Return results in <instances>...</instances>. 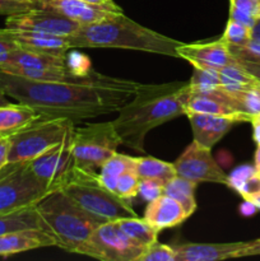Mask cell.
Listing matches in <instances>:
<instances>
[{
  "mask_svg": "<svg viewBox=\"0 0 260 261\" xmlns=\"http://www.w3.org/2000/svg\"><path fill=\"white\" fill-rule=\"evenodd\" d=\"M255 168L260 170V145H257L256 152H255Z\"/></svg>",
  "mask_w": 260,
  "mask_h": 261,
  "instance_id": "cell-47",
  "label": "cell"
},
{
  "mask_svg": "<svg viewBox=\"0 0 260 261\" xmlns=\"http://www.w3.org/2000/svg\"><path fill=\"white\" fill-rule=\"evenodd\" d=\"M254 255H260V239L247 242V246L245 249L244 254H242V257L254 256Z\"/></svg>",
  "mask_w": 260,
  "mask_h": 261,
  "instance_id": "cell-42",
  "label": "cell"
},
{
  "mask_svg": "<svg viewBox=\"0 0 260 261\" xmlns=\"http://www.w3.org/2000/svg\"><path fill=\"white\" fill-rule=\"evenodd\" d=\"M122 144L112 121L94 122L74 127L73 154L75 166L97 172Z\"/></svg>",
  "mask_w": 260,
  "mask_h": 261,
  "instance_id": "cell-7",
  "label": "cell"
},
{
  "mask_svg": "<svg viewBox=\"0 0 260 261\" xmlns=\"http://www.w3.org/2000/svg\"><path fill=\"white\" fill-rule=\"evenodd\" d=\"M134 157H129V155L126 154H120V153L116 152L101 166L99 173L117 178L120 175H122V173L129 172V171H134Z\"/></svg>",
  "mask_w": 260,
  "mask_h": 261,
  "instance_id": "cell-27",
  "label": "cell"
},
{
  "mask_svg": "<svg viewBox=\"0 0 260 261\" xmlns=\"http://www.w3.org/2000/svg\"><path fill=\"white\" fill-rule=\"evenodd\" d=\"M71 48H126L160 55L176 56L180 41L140 25L124 13L91 24H81L69 36Z\"/></svg>",
  "mask_w": 260,
  "mask_h": 261,
  "instance_id": "cell-3",
  "label": "cell"
},
{
  "mask_svg": "<svg viewBox=\"0 0 260 261\" xmlns=\"http://www.w3.org/2000/svg\"><path fill=\"white\" fill-rule=\"evenodd\" d=\"M8 30L19 47L27 48V50L56 56H65L66 53L71 48L69 36L50 35V33L25 30H10V28Z\"/></svg>",
  "mask_w": 260,
  "mask_h": 261,
  "instance_id": "cell-18",
  "label": "cell"
},
{
  "mask_svg": "<svg viewBox=\"0 0 260 261\" xmlns=\"http://www.w3.org/2000/svg\"><path fill=\"white\" fill-rule=\"evenodd\" d=\"M73 135L74 129L60 143L28 162L32 172L50 190L63 188L76 167L73 154Z\"/></svg>",
  "mask_w": 260,
  "mask_h": 261,
  "instance_id": "cell-10",
  "label": "cell"
},
{
  "mask_svg": "<svg viewBox=\"0 0 260 261\" xmlns=\"http://www.w3.org/2000/svg\"><path fill=\"white\" fill-rule=\"evenodd\" d=\"M38 116L40 115L32 107L20 102L0 106V134H14Z\"/></svg>",
  "mask_w": 260,
  "mask_h": 261,
  "instance_id": "cell-22",
  "label": "cell"
},
{
  "mask_svg": "<svg viewBox=\"0 0 260 261\" xmlns=\"http://www.w3.org/2000/svg\"><path fill=\"white\" fill-rule=\"evenodd\" d=\"M116 222L121 231L129 237L130 241L134 242L137 246L142 247V249L145 250L158 241L160 231L144 218L129 217V218H122Z\"/></svg>",
  "mask_w": 260,
  "mask_h": 261,
  "instance_id": "cell-23",
  "label": "cell"
},
{
  "mask_svg": "<svg viewBox=\"0 0 260 261\" xmlns=\"http://www.w3.org/2000/svg\"><path fill=\"white\" fill-rule=\"evenodd\" d=\"M188 83L190 91H200V89L213 88V87H222L219 70H214V69L194 68V73Z\"/></svg>",
  "mask_w": 260,
  "mask_h": 261,
  "instance_id": "cell-28",
  "label": "cell"
},
{
  "mask_svg": "<svg viewBox=\"0 0 260 261\" xmlns=\"http://www.w3.org/2000/svg\"><path fill=\"white\" fill-rule=\"evenodd\" d=\"M252 88H254V89H256V91L259 92V93H260V83H259V82H257V83L255 84V86L252 87Z\"/></svg>",
  "mask_w": 260,
  "mask_h": 261,
  "instance_id": "cell-50",
  "label": "cell"
},
{
  "mask_svg": "<svg viewBox=\"0 0 260 261\" xmlns=\"http://www.w3.org/2000/svg\"><path fill=\"white\" fill-rule=\"evenodd\" d=\"M176 56L189 61L194 68L221 70L224 66L237 63L229 46L223 38L212 42L181 43L176 48Z\"/></svg>",
  "mask_w": 260,
  "mask_h": 261,
  "instance_id": "cell-13",
  "label": "cell"
},
{
  "mask_svg": "<svg viewBox=\"0 0 260 261\" xmlns=\"http://www.w3.org/2000/svg\"><path fill=\"white\" fill-rule=\"evenodd\" d=\"M40 8V0H0V15H14Z\"/></svg>",
  "mask_w": 260,
  "mask_h": 261,
  "instance_id": "cell-33",
  "label": "cell"
},
{
  "mask_svg": "<svg viewBox=\"0 0 260 261\" xmlns=\"http://www.w3.org/2000/svg\"><path fill=\"white\" fill-rule=\"evenodd\" d=\"M74 127L75 124L65 117L38 116L27 126L10 135L8 163H23L35 160L60 143Z\"/></svg>",
  "mask_w": 260,
  "mask_h": 261,
  "instance_id": "cell-6",
  "label": "cell"
},
{
  "mask_svg": "<svg viewBox=\"0 0 260 261\" xmlns=\"http://www.w3.org/2000/svg\"><path fill=\"white\" fill-rule=\"evenodd\" d=\"M84 2H89V3H98V4H103V3L112 2V0H84Z\"/></svg>",
  "mask_w": 260,
  "mask_h": 261,
  "instance_id": "cell-49",
  "label": "cell"
},
{
  "mask_svg": "<svg viewBox=\"0 0 260 261\" xmlns=\"http://www.w3.org/2000/svg\"><path fill=\"white\" fill-rule=\"evenodd\" d=\"M163 190H165V185L162 182H160V181L149 180V178H140L138 195L143 200L149 203V201L154 200V199L163 195Z\"/></svg>",
  "mask_w": 260,
  "mask_h": 261,
  "instance_id": "cell-36",
  "label": "cell"
},
{
  "mask_svg": "<svg viewBox=\"0 0 260 261\" xmlns=\"http://www.w3.org/2000/svg\"><path fill=\"white\" fill-rule=\"evenodd\" d=\"M176 175L193 182H214L227 185V175L217 165L211 148L193 140L175 163Z\"/></svg>",
  "mask_w": 260,
  "mask_h": 261,
  "instance_id": "cell-11",
  "label": "cell"
},
{
  "mask_svg": "<svg viewBox=\"0 0 260 261\" xmlns=\"http://www.w3.org/2000/svg\"><path fill=\"white\" fill-rule=\"evenodd\" d=\"M189 94V83L142 84L112 121L122 144L144 152V140L150 130L186 115Z\"/></svg>",
  "mask_w": 260,
  "mask_h": 261,
  "instance_id": "cell-2",
  "label": "cell"
},
{
  "mask_svg": "<svg viewBox=\"0 0 260 261\" xmlns=\"http://www.w3.org/2000/svg\"><path fill=\"white\" fill-rule=\"evenodd\" d=\"M256 116H259V117H260V114H259V115H256Z\"/></svg>",
  "mask_w": 260,
  "mask_h": 261,
  "instance_id": "cell-52",
  "label": "cell"
},
{
  "mask_svg": "<svg viewBox=\"0 0 260 261\" xmlns=\"http://www.w3.org/2000/svg\"><path fill=\"white\" fill-rule=\"evenodd\" d=\"M79 25V23L64 17L60 13L43 8H36L19 14L9 15L5 20V27L10 30L35 31L58 36L73 35Z\"/></svg>",
  "mask_w": 260,
  "mask_h": 261,
  "instance_id": "cell-12",
  "label": "cell"
},
{
  "mask_svg": "<svg viewBox=\"0 0 260 261\" xmlns=\"http://www.w3.org/2000/svg\"><path fill=\"white\" fill-rule=\"evenodd\" d=\"M188 218L184 206L166 194L149 201L144 212L145 221L149 222L158 231L178 226Z\"/></svg>",
  "mask_w": 260,
  "mask_h": 261,
  "instance_id": "cell-19",
  "label": "cell"
},
{
  "mask_svg": "<svg viewBox=\"0 0 260 261\" xmlns=\"http://www.w3.org/2000/svg\"><path fill=\"white\" fill-rule=\"evenodd\" d=\"M257 171V173H259V175H260V170H256Z\"/></svg>",
  "mask_w": 260,
  "mask_h": 261,
  "instance_id": "cell-51",
  "label": "cell"
},
{
  "mask_svg": "<svg viewBox=\"0 0 260 261\" xmlns=\"http://www.w3.org/2000/svg\"><path fill=\"white\" fill-rule=\"evenodd\" d=\"M48 191L28 162L8 163L0 170V214L35 205Z\"/></svg>",
  "mask_w": 260,
  "mask_h": 261,
  "instance_id": "cell-8",
  "label": "cell"
},
{
  "mask_svg": "<svg viewBox=\"0 0 260 261\" xmlns=\"http://www.w3.org/2000/svg\"><path fill=\"white\" fill-rule=\"evenodd\" d=\"M65 63L66 66L70 69L73 73L78 74V75H91L94 73L93 69L91 68V61H89L88 56L81 53H66L65 55Z\"/></svg>",
  "mask_w": 260,
  "mask_h": 261,
  "instance_id": "cell-34",
  "label": "cell"
},
{
  "mask_svg": "<svg viewBox=\"0 0 260 261\" xmlns=\"http://www.w3.org/2000/svg\"><path fill=\"white\" fill-rule=\"evenodd\" d=\"M196 186H198L196 182L186 180V178L180 177V176H175L172 180H170L165 185L163 194L177 200L184 206L188 217H190L196 211Z\"/></svg>",
  "mask_w": 260,
  "mask_h": 261,
  "instance_id": "cell-25",
  "label": "cell"
},
{
  "mask_svg": "<svg viewBox=\"0 0 260 261\" xmlns=\"http://www.w3.org/2000/svg\"><path fill=\"white\" fill-rule=\"evenodd\" d=\"M250 122L252 125V137H254L255 143L260 145V117L255 115V116L251 117Z\"/></svg>",
  "mask_w": 260,
  "mask_h": 261,
  "instance_id": "cell-44",
  "label": "cell"
},
{
  "mask_svg": "<svg viewBox=\"0 0 260 261\" xmlns=\"http://www.w3.org/2000/svg\"><path fill=\"white\" fill-rule=\"evenodd\" d=\"M229 8H235L260 20V0H229Z\"/></svg>",
  "mask_w": 260,
  "mask_h": 261,
  "instance_id": "cell-37",
  "label": "cell"
},
{
  "mask_svg": "<svg viewBox=\"0 0 260 261\" xmlns=\"http://www.w3.org/2000/svg\"><path fill=\"white\" fill-rule=\"evenodd\" d=\"M236 98L240 109L244 114L255 116L260 114V93L254 88L246 89V91L231 92Z\"/></svg>",
  "mask_w": 260,
  "mask_h": 261,
  "instance_id": "cell-31",
  "label": "cell"
},
{
  "mask_svg": "<svg viewBox=\"0 0 260 261\" xmlns=\"http://www.w3.org/2000/svg\"><path fill=\"white\" fill-rule=\"evenodd\" d=\"M143 251L144 249L130 241L117 222L112 221L99 224L75 254L103 261H137Z\"/></svg>",
  "mask_w": 260,
  "mask_h": 261,
  "instance_id": "cell-9",
  "label": "cell"
},
{
  "mask_svg": "<svg viewBox=\"0 0 260 261\" xmlns=\"http://www.w3.org/2000/svg\"><path fill=\"white\" fill-rule=\"evenodd\" d=\"M40 8L60 13L79 24L101 22L111 15L122 13L121 8L114 0L103 4L84 0H40Z\"/></svg>",
  "mask_w": 260,
  "mask_h": 261,
  "instance_id": "cell-14",
  "label": "cell"
},
{
  "mask_svg": "<svg viewBox=\"0 0 260 261\" xmlns=\"http://www.w3.org/2000/svg\"><path fill=\"white\" fill-rule=\"evenodd\" d=\"M245 199H246V200L252 201V203L256 205V208L260 211V193L254 194V195H250V196H247V198H245Z\"/></svg>",
  "mask_w": 260,
  "mask_h": 261,
  "instance_id": "cell-46",
  "label": "cell"
},
{
  "mask_svg": "<svg viewBox=\"0 0 260 261\" xmlns=\"http://www.w3.org/2000/svg\"><path fill=\"white\" fill-rule=\"evenodd\" d=\"M10 150V135L0 134V170L8 165V155Z\"/></svg>",
  "mask_w": 260,
  "mask_h": 261,
  "instance_id": "cell-41",
  "label": "cell"
},
{
  "mask_svg": "<svg viewBox=\"0 0 260 261\" xmlns=\"http://www.w3.org/2000/svg\"><path fill=\"white\" fill-rule=\"evenodd\" d=\"M236 60L247 73L251 74V75L260 83V60H245V59L237 58Z\"/></svg>",
  "mask_w": 260,
  "mask_h": 261,
  "instance_id": "cell-40",
  "label": "cell"
},
{
  "mask_svg": "<svg viewBox=\"0 0 260 261\" xmlns=\"http://www.w3.org/2000/svg\"><path fill=\"white\" fill-rule=\"evenodd\" d=\"M47 231L55 237L56 246L69 252L75 250L102 224L84 211L61 189L51 190L35 204Z\"/></svg>",
  "mask_w": 260,
  "mask_h": 261,
  "instance_id": "cell-4",
  "label": "cell"
},
{
  "mask_svg": "<svg viewBox=\"0 0 260 261\" xmlns=\"http://www.w3.org/2000/svg\"><path fill=\"white\" fill-rule=\"evenodd\" d=\"M8 103H10V102L8 101L7 94H4L2 91H0V106H4V105H8Z\"/></svg>",
  "mask_w": 260,
  "mask_h": 261,
  "instance_id": "cell-48",
  "label": "cell"
},
{
  "mask_svg": "<svg viewBox=\"0 0 260 261\" xmlns=\"http://www.w3.org/2000/svg\"><path fill=\"white\" fill-rule=\"evenodd\" d=\"M229 18L249 28H252L257 23V19H255L254 17H251L249 14H245V13L240 12V10L235 9V8H229Z\"/></svg>",
  "mask_w": 260,
  "mask_h": 261,
  "instance_id": "cell-39",
  "label": "cell"
},
{
  "mask_svg": "<svg viewBox=\"0 0 260 261\" xmlns=\"http://www.w3.org/2000/svg\"><path fill=\"white\" fill-rule=\"evenodd\" d=\"M139 182L140 178L139 176L135 173V171H129V172L122 173V175H120L119 177H117L115 194L122 199L132 200L135 196H138Z\"/></svg>",
  "mask_w": 260,
  "mask_h": 261,
  "instance_id": "cell-30",
  "label": "cell"
},
{
  "mask_svg": "<svg viewBox=\"0 0 260 261\" xmlns=\"http://www.w3.org/2000/svg\"><path fill=\"white\" fill-rule=\"evenodd\" d=\"M251 38L255 41H259L260 42V20H257L256 24L252 27L251 30Z\"/></svg>",
  "mask_w": 260,
  "mask_h": 261,
  "instance_id": "cell-45",
  "label": "cell"
},
{
  "mask_svg": "<svg viewBox=\"0 0 260 261\" xmlns=\"http://www.w3.org/2000/svg\"><path fill=\"white\" fill-rule=\"evenodd\" d=\"M48 246H56L55 237L41 228L22 229L0 236V256L4 257Z\"/></svg>",
  "mask_w": 260,
  "mask_h": 261,
  "instance_id": "cell-17",
  "label": "cell"
},
{
  "mask_svg": "<svg viewBox=\"0 0 260 261\" xmlns=\"http://www.w3.org/2000/svg\"><path fill=\"white\" fill-rule=\"evenodd\" d=\"M247 242L184 244L173 246L176 261H217L242 257Z\"/></svg>",
  "mask_w": 260,
  "mask_h": 261,
  "instance_id": "cell-16",
  "label": "cell"
},
{
  "mask_svg": "<svg viewBox=\"0 0 260 261\" xmlns=\"http://www.w3.org/2000/svg\"><path fill=\"white\" fill-rule=\"evenodd\" d=\"M256 172L257 171L256 168H255V166H240L236 170L232 171L231 175L227 176V186H229L231 189L236 190L237 193H240L242 186H244Z\"/></svg>",
  "mask_w": 260,
  "mask_h": 261,
  "instance_id": "cell-35",
  "label": "cell"
},
{
  "mask_svg": "<svg viewBox=\"0 0 260 261\" xmlns=\"http://www.w3.org/2000/svg\"><path fill=\"white\" fill-rule=\"evenodd\" d=\"M5 64L32 69H51L66 66L65 56L50 55V54L38 53V51L27 50L23 47L10 51L5 63H3L2 65H5Z\"/></svg>",
  "mask_w": 260,
  "mask_h": 261,
  "instance_id": "cell-20",
  "label": "cell"
},
{
  "mask_svg": "<svg viewBox=\"0 0 260 261\" xmlns=\"http://www.w3.org/2000/svg\"><path fill=\"white\" fill-rule=\"evenodd\" d=\"M142 83L107 87L41 82L0 70V91L32 107L40 116L65 117L74 124L119 111Z\"/></svg>",
  "mask_w": 260,
  "mask_h": 261,
  "instance_id": "cell-1",
  "label": "cell"
},
{
  "mask_svg": "<svg viewBox=\"0 0 260 261\" xmlns=\"http://www.w3.org/2000/svg\"><path fill=\"white\" fill-rule=\"evenodd\" d=\"M30 228H41L47 231V227L41 219L35 205L0 214V236L9 232Z\"/></svg>",
  "mask_w": 260,
  "mask_h": 261,
  "instance_id": "cell-21",
  "label": "cell"
},
{
  "mask_svg": "<svg viewBox=\"0 0 260 261\" xmlns=\"http://www.w3.org/2000/svg\"><path fill=\"white\" fill-rule=\"evenodd\" d=\"M18 47H19V45L15 42L13 36L10 35L9 30L5 27L0 28V65L5 63L8 54Z\"/></svg>",
  "mask_w": 260,
  "mask_h": 261,
  "instance_id": "cell-38",
  "label": "cell"
},
{
  "mask_svg": "<svg viewBox=\"0 0 260 261\" xmlns=\"http://www.w3.org/2000/svg\"><path fill=\"white\" fill-rule=\"evenodd\" d=\"M221 86L228 92H240L252 88L257 83L256 79L247 73L239 63L224 66L219 70Z\"/></svg>",
  "mask_w": 260,
  "mask_h": 261,
  "instance_id": "cell-26",
  "label": "cell"
},
{
  "mask_svg": "<svg viewBox=\"0 0 260 261\" xmlns=\"http://www.w3.org/2000/svg\"><path fill=\"white\" fill-rule=\"evenodd\" d=\"M193 130L194 140L206 148H213L235 125L250 121L252 116L246 114L236 115H209L188 114L186 115Z\"/></svg>",
  "mask_w": 260,
  "mask_h": 261,
  "instance_id": "cell-15",
  "label": "cell"
},
{
  "mask_svg": "<svg viewBox=\"0 0 260 261\" xmlns=\"http://www.w3.org/2000/svg\"><path fill=\"white\" fill-rule=\"evenodd\" d=\"M244 200H245L244 203H242L241 205H240V213H241V216L251 217L252 214L256 213V211H257L256 205H255V204L252 203V201L246 200V199H244Z\"/></svg>",
  "mask_w": 260,
  "mask_h": 261,
  "instance_id": "cell-43",
  "label": "cell"
},
{
  "mask_svg": "<svg viewBox=\"0 0 260 261\" xmlns=\"http://www.w3.org/2000/svg\"><path fill=\"white\" fill-rule=\"evenodd\" d=\"M251 30L252 28L246 27V25L241 24V23L229 18L222 38L229 46H239V47H241V46H245L251 40Z\"/></svg>",
  "mask_w": 260,
  "mask_h": 261,
  "instance_id": "cell-29",
  "label": "cell"
},
{
  "mask_svg": "<svg viewBox=\"0 0 260 261\" xmlns=\"http://www.w3.org/2000/svg\"><path fill=\"white\" fill-rule=\"evenodd\" d=\"M135 173L139 178H149L162 182L163 185L172 180L176 175L173 163L165 162L154 157H139L135 158Z\"/></svg>",
  "mask_w": 260,
  "mask_h": 261,
  "instance_id": "cell-24",
  "label": "cell"
},
{
  "mask_svg": "<svg viewBox=\"0 0 260 261\" xmlns=\"http://www.w3.org/2000/svg\"><path fill=\"white\" fill-rule=\"evenodd\" d=\"M61 190L102 223L138 217L129 200L102 186L98 172L75 167Z\"/></svg>",
  "mask_w": 260,
  "mask_h": 261,
  "instance_id": "cell-5",
  "label": "cell"
},
{
  "mask_svg": "<svg viewBox=\"0 0 260 261\" xmlns=\"http://www.w3.org/2000/svg\"><path fill=\"white\" fill-rule=\"evenodd\" d=\"M137 261H176L173 246L155 242L142 252Z\"/></svg>",
  "mask_w": 260,
  "mask_h": 261,
  "instance_id": "cell-32",
  "label": "cell"
}]
</instances>
